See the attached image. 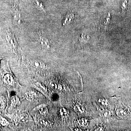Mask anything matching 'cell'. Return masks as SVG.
<instances>
[{
	"label": "cell",
	"mask_w": 131,
	"mask_h": 131,
	"mask_svg": "<svg viewBox=\"0 0 131 131\" xmlns=\"http://www.w3.org/2000/svg\"><path fill=\"white\" fill-rule=\"evenodd\" d=\"M0 123L3 126H7L9 124V122L4 117L0 115Z\"/></svg>",
	"instance_id": "obj_16"
},
{
	"label": "cell",
	"mask_w": 131,
	"mask_h": 131,
	"mask_svg": "<svg viewBox=\"0 0 131 131\" xmlns=\"http://www.w3.org/2000/svg\"><path fill=\"white\" fill-rule=\"evenodd\" d=\"M40 122L42 125H43L44 126L49 127L51 125V124L50 122H49L47 120H42Z\"/></svg>",
	"instance_id": "obj_19"
},
{
	"label": "cell",
	"mask_w": 131,
	"mask_h": 131,
	"mask_svg": "<svg viewBox=\"0 0 131 131\" xmlns=\"http://www.w3.org/2000/svg\"><path fill=\"white\" fill-rule=\"evenodd\" d=\"M100 114L101 117L103 118H107L110 116L111 115V113L108 110H104L102 111Z\"/></svg>",
	"instance_id": "obj_15"
},
{
	"label": "cell",
	"mask_w": 131,
	"mask_h": 131,
	"mask_svg": "<svg viewBox=\"0 0 131 131\" xmlns=\"http://www.w3.org/2000/svg\"><path fill=\"white\" fill-rule=\"evenodd\" d=\"M35 7L38 10L45 11V6L42 0H32Z\"/></svg>",
	"instance_id": "obj_8"
},
{
	"label": "cell",
	"mask_w": 131,
	"mask_h": 131,
	"mask_svg": "<svg viewBox=\"0 0 131 131\" xmlns=\"http://www.w3.org/2000/svg\"><path fill=\"white\" fill-rule=\"evenodd\" d=\"M36 88L38 89L41 92H43V93H47V88L43 84L40 82H38L36 83L35 84Z\"/></svg>",
	"instance_id": "obj_11"
},
{
	"label": "cell",
	"mask_w": 131,
	"mask_h": 131,
	"mask_svg": "<svg viewBox=\"0 0 131 131\" xmlns=\"http://www.w3.org/2000/svg\"><path fill=\"white\" fill-rule=\"evenodd\" d=\"M36 109L42 115H46L49 113V110L47 105L46 104H41L37 106Z\"/></svg>",
	"instance_id": "obj_7"
},
{
	"label": "cell",
	"mask_w": 131,
	"mask_h": 131,
	"mask_svg": "<svg viewBox=\"0 0 131 131\" xmlns=\"http://www.w3.org/2000/svg\"><path fill=\"white\" fill-rule=\"evenodd\" d=\"M88 37H86L85 35L82 34L80 38V40L81 42H85L88 40Z\"/></svg>",
	"instance_id": "obj_20"
},
{
	"label": "cell",
	"mask_w": 131,
	"mask_h": 131,
	"mask_svg": "<svg viewBox=\"0 0 131 131\" xmlns=\"http://www.w3.org/2000/svg\"><path fill=\"white\" fill-rule=\"evenodd\" d=\"M74 110L75 111L78 112L82 113V112H84V109L83 108L82 106H80V105H76L74 107Z\"/></svg>",
	"instance_id": "obj_17"
},
{
	"label": "cell",
	"mask_w": 131,
	"mask_h": 131,
	"mask_svg": "<svg viewBox=\"0 0 131 131\" xmlns=\"http://www.w3.org/2000/svg\"><path fill=\"white\" fill-rule=\"evenodd\" d=\"M25 98L30 101H32L37 97V94L34 91H28L25 94Z\"/></svg>",
	"instance_id": "obj_9"
},
{
	"label": "cell",
	"mask_w": 131,
	"mask_h": 131,
	"mask_svg": "<svg viewBox=\"0 0 131 131\" xmlns=\"http://www.w3.org/2000/svg\"><path fill=\"white\" fill-rule=\"evenodd\" d=\"M5 38L8 46L15 52H16L18 49V42L14 34L9 29L6 30Z\"/></svg>",
	"instance_id": "obj_1"
},
{
	"label": "cell",
	"mask_w": 131,
	"mask_h": 131,
	"mask_svg": "<svg viewBox=\"0 0 131 131\" xmlns=\"http://www.w3.org/2000/svg\"><path fill=\"white\" fill-rule=\"evenodd\" d=\"M128 0H122L121 4V8L122 12H125L128 6Z\"/></svg>",
	"instance_id": "obj_13"
},
{
	"label": "cell",
	"mask_w": 131,
	"mask_h": 131,
	"mask_svg": "<svg viewBox=\"0 0 131 131\" xmlns=\"http://www.w3.org/2000/svg\"><path fill=\"white\" fill-rule=\"evenodd\" d=\"M14 22L17 25H21L22 23L21 14L20 12H19V10L17 8H14Z\"/></svg>",
	"instance_id": "obj_5"
},
{
	"label": "cell",
	"mask_w": 131,
	"mask_h": 131,
	"mask_svg": "<svg viewBox=\"0 0 131 131\" xmlns=\"http://www.w3.org/2000/svg\"><path fill=\"white\" fill-rule=\"evenodd\" d=\"M4 82L8 85L13 86L15 83L14 78L13 76L10 73H7L3 78Z\"/></svg>",
	"instance_id": "obj_6"
},
{
	"label": "cell",
	"mask_w": 131,
	"mask_h": 131,
	"mask_svg": "<svg viewBox=\"0 0 131 131\" xmlns=\"http://www.w3.org/2000/svg\"><path fill=\"white\" fill-rule=\"evenodd\" d=\"M60 113L61 116L62 117H65L68 114V111L65 108H63L60 109Z\"/></svg>",
	"instance_id": "obj_18"
},
{
	"label": "cell",
	"mask_w": 131,
	"mask_h": 131,
	"mask_svg": "<svg viewBox=\"0 0 131 131\" xmlns=\"http://www.w3.org/2000/svg\"><path fill=\"white\" fill-rule=\"evenodd\" d=\"M110 14H108V15L104 19L103 21L101 23L100 27L101 29H105L108 26V24L110 23Z\"/></svg>",
	"instance_id": "obj_10"
},
{
	"label": "cell",
	"mask_w": 131,
	"mask_h": 131,
	"mask_svg": "<svg viewBox=\"0 0 131 131\" xmlns=\"http://www.w3.org/2000/svg\"><path fill=\"white\" fill-rule=\"evenodd\" d=\"M12 105L14 106L18 105L19 104L20 101L18 96H14L12 98Z\"/></svg>",
	"instance_id": "obj_14"
},
{
	"label": "cell",
	"mask_w": 131,
	"mask_h": 131,
	"mask_svg": "<svg viewBox=\"0 0 131 131\" xmlns=\"http://www.w3.org/2000/svg\"><path fill=\"white\" fill-rule=\"evenodd\" d=\"M38 44L42 49L49 50L50 49L51 45L49 39L43 32H38L36 37Z\"/></svg>",
	"instance_id": "obj_2"
},
{
	"label": "cell",
	"mask_w": 131,
	"mask_h": 131,
	"mask_svg": "<svg viewBox=\"0 0 131 131\" xmlns=\"http://www.w3.org/2000/svg\"><path fill=\"white\" fill-rule=\"evenodd\" d=\"M30 65L32 68L39 70H44L46 67L45 64L39 60H31L29 62Z\"/></svg>",
	"instance_id": "obj_3"
},
{
	"label": "cell",
	"mask_w": 131,
	"mask_h": 131,
	"mask_svg": "<svg viewBox=\"0 0 131 131\" xmlns=\"http://www.w3.org/2000/svg\"><path fill=\"white\" fill-rule=\"evenodd\" d=\"M0 62H1V59H0Z\"/></svg>",
	"instance_id": "obj_23"
},
{
	"label": "cell",
	"mask_w": 131,
	"mask_h": 131,
	"mask_svg": "<svg viewBox=\"0 0 131 131\" xmlns=\"http://www.w3.org/2000/svg\"><path fill=\"white\" fill-rule=\"evenodd\" d=\"M3 107V104H2V102L1 100L0 99V108H2Z\"/></svg>",
	"instance_id": "obj_22"
},
{
	"label": "cell",
	"mask_w": 131,
	"mask_h": 131,
	"mask_svg": "<svg viewBox=\"0 0 131 131\" xmlns=\"http://www.w3.org/2000/svg\"><path fill=\"white\" fill-rule=\"evenodd\" d=\"M98 101H99V103H101V104L102 105L106 106L107 105V101L105 100L100 99H99Z\"/></svg>",
	"instance_id": "obj_21"
},
{
	"label": "cell",
	"mask_w": 131,
	"mask_h": 131,
	"mask_svg": "<svg viewBox=\"0 0 131 131\" xmlns=\"http://www.w3.org/2000/svg\"><path fill=\"white\" fill-rule=\"evenodd\" d=\"M74 19V15L73 12H68L64 18L63 20V26L68 25L73 22Z\"/></svg>",
	"instance_id": "obj_4"
},
{
	"label": "cell",
	"mask_w": 131,
	"mask_h": 131,
	"mask_svg": "<svg viewBox=\"0 0 131 131\" xmlns=\"http://www.w3.org/2000/svg\"><path fill=\"white\" fill-rule=\"evenodd\" d=\"M50 86L52 89L56 91H61L62 89L61 84L56 82H51L50 83Z\"/></svg>",
	"instance_id": "obj_12"
}]
</instances>
